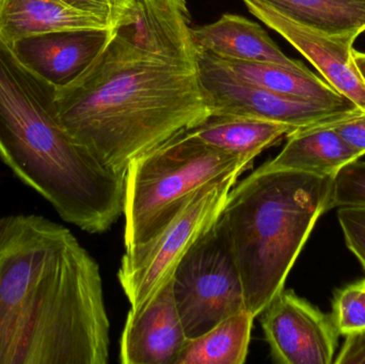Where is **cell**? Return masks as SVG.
<instances>
[{
    "instance_id": "cell-1",
    "label": "cell",
    "mask_w": 365,
    "mask_h": 364,
    "mask_svg": "<svg viewBox=\"0 0 365 364\" xmlns=\"http://www.w3.org/2000/svg\"><path fill=\"white\" fill-rule=\"evenodd\" d=\"M66 132L111 170L212 117L187 0H128L90 66L57 89Z\"/></svg>"
},
{
    "instance_id": "cell-2",
    "label": "cell",
    "mask_w": 365,
    "mask_h": 364,
    "mask_svg": "<svg viewBox=\"0 0 365 364\" xmlns=\"http://www.w3.org/2000/svg\"><path fill=\"white\" fill-rule=\"evenodd\" d=\"M100 266L66 227L0 216V364H107Z\"/></svg>"
},
{
    "instance_id": "cell-3",
    "label": "cell",
    "mask_w": 365,
    "mask_h": 364,
    "mask_svg": "<svg viewBox=\"0 0 365 364\" xmlns=\"http://www.w3.org/2000/svg\"><path fill=\"white\" fill-rule=\"evenodd\" d=\"M56 92L0 41V158L64 222L105 232L124 214L126 175L103 165L66 132Z\"/></svg>"
},
{
    "instance_id": "cell-4",
    "label": "cell",
    "mask_w": 365,
    "mask_h": 364,
    "mask_svg": "<svg viewBox=\"0 0 365 364\" xmlns=\"http://www.w3.org/2000/svg\"><path fill=\"white\" fill-rule=\"evenodd\" d=\"M331 182L263 165L230 192L220 217L255 318L284 290L315 224L328 211Z\"/></svg>"
},
{
    "instance_id": "cell-5",
    "label": "cell",
    "mask_w": 365,
    "mask_h": 364,
    "mask_svg": "<svg viewBox=\"0 0 365 364\" xmlns=\"http://www.w3.org/2000/svg\"><path fill=\"white\" fill-rule=\"evenodd\" d=\"M252 162L203 145L186 132L135 160L125 179V250L155 237L197 190L240 177Z\"/></svg>"
},
{
    "instance_id": "cell-6",
    "label": "cell",
    "mask_w": 365,
    "mask_h": 364,
    "mask_svg": "<svg viewBox=\"0 0 365 364\" xmlns=\"http://www.w3.org/2000/svg\"><path fill=\"white\" fill-rule=\"evenodd\" d=\"M173 290L188 339L247 309L242 276L222 218L180 260L173 275Z\"/></svg>"
},
{
    "instance_id": "cell-7",
    "label": "cell",
    "mask_w": 365,
    "mask_h": 364,
    "mask_svg": "<svg viewBox=\"0 0 365 364\" xmlns=\"http://www.w3.org/2000/svg\"><path fill=\"white\" fill-rule=\"evenodd\" d=\"M237 177L204 186L155 237L125 250L118 279L132 311L140 309L173 278L189 248L218 220Z\"/></svg>"
},
{
    "instance_id": "cell-8",
    "label": "cell",
    "mask_w": 365,
    "mask_h": 364,
    "mask_svg": "<svg viewBox=\"0 0 365 364\" xmlns=\"http://www.w3.org/2000/svg\"><path fill=\"white\" fill-rule=\"evenodd\" d=\"M197 64L212 117L255 118L299 130L334 123L361 113L334 110L247 83L230 72L218 58L199 47Z\"/></svg>"
},
{
    "instance_id": "cell-9",
    "label": "cell",
    "mask_w": 365,
    "mask_h": 364,
    "mask_svg": "<svg viewBox=\"0 0 365 364\" xmlns=\"http://www.w3.org/2000/svg\"><path fill=\"white\" fill-rule=\"evenodd\" d=\"M262 327L274 361L331 364L339 333L323 313L293 291L283 290L262 313Z\"/></svg>"
},
{
    "instance_id": "cell-10",
    "label": "cell",
    "mask_w": 365,
    "mask_h": 364,
    "mask_svg": "<svg viewBox=\"0 0 365 364\" xmlns=\"http://www.w3.org/2000/svg\"><path fill=\"white\" fill-rule=\"evenodd\" d=\"M251 14L295 47L339 93L365 111V81L354 61L355 38L321 33L285 16L262 0H242Z\"/></svg>"
},
{
    "instance_id": "cell-11",
    "label": "cell",
    "mask_w": 365,
    "mask_h": 364,
    "mask_svg": "<svg viewBox=\"0 0 365 364\" xmlns=\"http://www.w3.org/2000/svg\"><path fill=\"white\" fill-rule=\"evenodd\" d=\"M187 340L171 278L140 309L128 312L120 341V361L177 364Z\"/></svg>"
},
{
    "instance_id": "cell-12",
    "label": "cell",
    "mask_w": 365,
    "mask_h": 364,
    "mask_svg": "<svg viewBox=\"0 0 365 364\" xmlns=\"http://www.w3.org/2000/svg\"><path fill=\"white\" fill-rule=\"evenodd\" d=\"M107 30L79 29L46 32L19 38L10 47L28 70L56 89L75 80L100 53Z\"/></svg>"
},
{
    "instance_id": "cell-13",
    "label": "cell",
    "mask_w": 365,
    "mask_h": 364,
    "mask_svg": "<svg viewBox=\"0 0 365 364\" xmlns=\"http://www.w3.org/2000/svg\"><path fill=\"white\" fill-rule=\"evenodd\" d=\"M195 44L221 60L274 63L295 70H309L302 62L287 57L267 32L255 21L236 14L192 27Z\"/></svg>"
},
{
    "instance_id": "cell-14",
    "label": "cell",
    "mask_w": 365,
    "mask_h": 364,
    "mask_svg": "<svg viewBox=\"0 0 365 364\" xmlns=\"http://www.w3.org/2000/svg\"><path fill=\"white\" fill-rule=\"evenodd\" d=\"M111 29L94 15L62 0H0V41L9 47L19 38L61 30Z\"/></svg>"
},
{
    "instance_id": "cell-15",
    "label": "cell",
    "mask_w": 365,
    "mask_h": 364,
    "mask_svg": "<svg viewBox=\"0 0 365 364\" xmlns=\"http://www.w3.org/2000/svg\"><path fill=\"white\" fill-rule=\"evenodd\" d=\"M218 60L238 78L274 93L342 113L364 111L310 70L299 71L263 62L232 61L219 58Z\"/></svg>"
},
{
    "instance_id": "cell-16",
    "label": "cell",
    "mask_w": 365,
    "mask_h": 364,
    "mask_svg": "<svg viewBox=\"0 0 365 364\" xmlns=\"http://www.w3.org/2000/svg\"><path fill=\"white\" fill-rule=\"evenodd\" d=\"M287 138L282 151L265 166L334 177L345 165L361 157L336 134L331 123L299 128Z\"/></svg>"
},
{
    "instance_id": "cell-17",
    "label": "cell",
    "mask_w": 365,
    "mask_h": 364,
    "mask_svg": "<svg viewBox=\"0 0 365 364\" xmlns=\"http://www.w3.org/2000/svg\"><path fill=\"white\" fill-rule=\"evenodd\" d=\"M294 130L285 124L255 118L210 117L186 132L203 145L253 162Z\"/></svg>"
},
{
    "instance_id": "cell-18",
    "label": "cell",
    "mask_w": 365,
    "mask_h": 364,
    "mask_svg": "<svg viewBox=\"0 0 365 364\" xmlns=\"http://www.w3.org/2000/svg\"><path fill=\"white\" fill-rule=\"evenodd\" d=\"M296 23L336 38L365 31V0H262Z\"/></svg>"
},
{
    "instance_id": "cell-19",
    "label": "cell",
    "mask_w": 365,
    "mask_h": 364,
    "mask_svg": "<svg viewBox=\"0 0 365 364\" xmlns=\"http://www.w3.org/2000/svg\"><path fill=\"white\" fill-rule=\"evenodd\" d=\"M255 318L248 310H242L199 337L187 340L177 364L244 363Z\"/></svg>"
},
{
    "instance_id": "cell-20",
    "label": "cell",
    "mask_w": 365,
    "mask_h": 364,
    "mask_svg": "<svg viewBox=\"0 0 365 364\" xmlns=\"http://www.w3.org/2000/svg\"><path fill=\"white\" fill-rule=\"evenodd\" d=\"M331 318L339 335L365 331V279L336 291Z\"/></svg>"
},
{
    "instance_id": "cell-21",
    "label": "cell",
    "mask_w": 365,
    "mask_h": 364,
    "mask_svg": "<svg viewBox=\"0 0 365 364\" xmlns=\"http://www.w3.org/2000/svg\"><path fill=\"white\" fill-rule=\"evenodd\" d=\"M365 207V162L345 165L334 177L328 211L334 207Z\"/></svg>"
},
{
    "instance_id": "cell-22",
    "label": "cell",
    "mask_w": 365,
    "mask_h": 364,
    "mask_svg": "<svg viewBox=\"0 0 365 364\" xmlns=\"http://www.w3.org/2000/svg\"><path fill=\"white\" fill-rule=\"evenodd\" d=\"M338 218L347 247L365 271V207H340Z\"/></svg>"
},
{
    "instance_id": "cell-23",
    "label": "cell",
    "mask_w": 365,
    "mask_h": 364,
    "mask_svg": "<svg viewBox=\"0 0 365 364\" xmlns=\"http://www.w3.org/2000/svg\"><path fill=\"white\" fill-rule=\"evenodd\" d=\"M72 8L94 15L109 24L111 28L123 14L128 0H62Z\"/></svg>"
},
{
    "instance_id": "cell-24",
    "label": "cell",
    "mask_w": 365,
    "mask_h": 364,
    "mask_svg": "<svg viewBox=\"0 0 365 364\" xmlns=\"http://www.w3.org/2000/svg\"><path fill=\"white\" fill-rule=\"evenodd\" d=\"M332 128L351 150L365 155V111L331 123Z\"/></svg>"
},
{
    "instance_id": "cell-25",
    "label": "cell",
    "mask_w": 365,
    "mask_h": 364,
    "mask_svg": "<svg viewBox=\"0 0 365 364\" xmlns=\"http://www.w3.org/2000/svg\"><path fill=\"white\" fill-rule=\"evenodd\" d=\"M340 354L334 359L336 364L365 363V331L346 336Z\"/></svg>"
},
{
    "instance_id": "cell-26",
    "label": "cell",
    "mask_w": 365,
    "mask_h": 364,
    "mask_svg": "<svg viewBox=\"0 0 365 364\" xmlns=\"http://www.w3.org/2000/svg\"><path fill=\"white\" fill-rule=\"evenodd\" d=\"M353 58L358 70H359L360 74H361L362 78H364L365 81V53L356 51L355 49H354Z\"/></svg>"
}]
</instances>
